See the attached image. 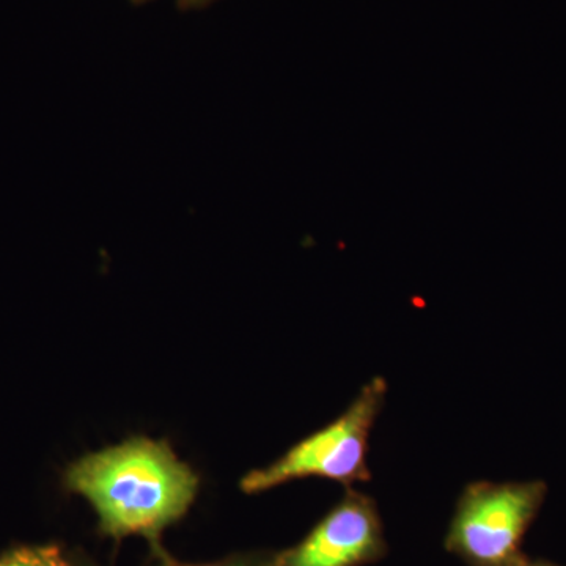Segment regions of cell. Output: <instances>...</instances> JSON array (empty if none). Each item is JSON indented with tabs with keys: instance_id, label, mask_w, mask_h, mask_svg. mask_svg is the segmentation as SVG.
Segmentation results:
<instances>
[{
	"instance_id": "obj_5",
	"label": "cell",
	"mask_w": 566,
	"mask_h": 566,
	"mask_svg": "<svg viewBox=\"0 0 566 566\" xmlns=\"http://www.w3.org/2000/svg\"><path fill=\"white\" fill-rule=\"evenodd\" d=\"M0 566H76V557L59 545L21 546L0 556Z\"/></svg>"
},
{
	"instance_id": "obj_2",
	"label": "cell",
	"mask_w": 566,
	"mask_h": 566,
	"mask_svg": "<svg viewBox=\"0 0 566 566\" xmlns=\"http://www.w3.org/2000/svg\"><path fill=\"white\" fill-rule=\"evenodd\" d=\"M387 385L382 378L367 382L348 409L316 433L292 447L266 468L241 480L245 494H259L301 479L333 480L346 488L370 480L368 441L385 408Z\"/></svg>"
},
{
	"instance_id": "obj_9",
	"label": "cell",
	"mask_w": 566,
	"mask_h": 566,
	"mask_svg": "<svg viewBox=\"0 0 566 566\" xmlns=\"http://www.w3.org/2000/svg\"><path fill=\"white\" fill-rule=\"evenodd\" d=\"M76 566H99V565L93 564V562L88 560L87 557H76Z\"/></svg>"
},
{
	"instance_id": "obj_3",
	"label": "cell",
	"mask_w": 566,
	"mask_h": 566,
	"mask_svg": "<svg viewBox=\"0 0 566 566\" xmlns=\"http://www.w3.org/2000/svg\"><path fill=\"white\" fill-rule=\"evenodd\" d=\"M546 497L532 482H475L464 488L450 521L446 547L469 566H515L521 543Z\"/></svg>"
},
{
	"instance_id": "obj_10",
	"label": "cell",
	"mask_w": 566,
	"mask_h": 566,
	"mask_svg": "<svg viewBox=\"0 0 566 566\" xmlns=\"http://www.w3.org/2000/svg\"><path fill=\"white\" fill-rule=\"evenodd\" d=\"M134 2H145V0H134Z\"/></svg>"
},
{
	"instance_id": "obj_1",
	"label": "cell",
	"mask_w": 566,
	"mask_h": 566,
	"mask_svg": "<svg viewBox=\"0 0 566 566\" xmlns=\"http://www.w3.org/2000/svg\"><path fill=\"white\" fill-rule=\"evenodd\" d=\"M65 483L87 499L103 535L144 536L150 545L188 513L199 491V476L166 442L145 438L82 457Z\"/></svg>"
},
{
	"instance_id": "obj_7",
	"label": "cell",
	"mask_w": 566,
	"mask_h": 566,
	"mask_svg": "<svg viewBox=\"0 0 566 566\" xmlns=\"http://www.w3.org/2000/svg\"><path fill=\"white\" fill-rule=\"evenodd\" d=\"M515 566H557L546 560H531V558L523 557Z\"/></svg>"
},
{
	"instance_id": "obj_4",
	"label": "cell",
	"mask_w": 566,
	"mask_h": 566,
	"mask_svg": "<svg viewBox=\"0 0 566 566\" xmlns=\"http://www.w3.org/2000/svg\"><path fill=\"white\" fill-rule=\"evenodd\" d=\"M386 554L374 499L348 490L297 545L270 554V566H364Z\"/></svg>"
},
{
	"instance_id": "obj_6",
	"label": "cell",
	"mask_w": 566,
	"mask_h": 566,
	"mask_svg": "<svg viewBox=\"0 0 566 566\" xmlns=\"http://www.w3.org/2000/svg\"><path fill=\"white\" fill-rule=\"evenodd\" d=\"M150 566H270V554H238L210 564H186L164 549L161 543L151 545Z\"/></svg>"
},
{
	"instance_id": "obj_8",
	"label": "cell",
	"mask_w": 566,
	"mask_h": 566,
	"mask_svg": "<svg viewBox=\"0 0 566 566\" xmlns=\"http://www.w3.org/2000/svg\"><path fill=\"white\" fill-rule=\"evenodd\" d=\"M182 7H188V9H192V7H202L205 3H210L211 0H178Z\"/></svg>"
}]
</instances>
